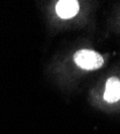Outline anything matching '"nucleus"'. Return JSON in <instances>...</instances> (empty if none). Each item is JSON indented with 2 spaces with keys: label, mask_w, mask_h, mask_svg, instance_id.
Listing matches in <instances>:
<instances>
[{
  "label": "nucleus",
  "mask_w": 120,
  "mask_h": 134,
  "mask_svg": "<svg viewBox=\"0 0 120 134\" xmlns=\"http://www.w3.org/2000/svg\"><path fill=\"white\" fill-rule=\"evenodd\" d=\"M79 4L75 0H62L56 5V12L61 18H72L78 13Z\"/></svg>",
  "instance_id": "f03ea898"
},
{
  "label": "nucleus",
  "mask_w": 120,
  "mask_h": 134,
  "mask_svg": "<svg viewBox=\"0 0 120 134\" xmlns=\"http://www.w3.org/2000/svg\"><path fill=\"white\" fill-rule=\"evenodd\" d=\"M104 100L110 103L117 102L120 100V80L112 77L106 82Z\"/></svg>",
  "instance_id": "7ed1b4c3"
},
{
  "label": "nucleus",
  "mask_w": 120,
  "mask_h": 134,
  "mask_svg": "<svg viewBox=\"0 0 120 134\" xmlns=\"http://www.w3.org/2000/svg\"><path fill=\"white\" fill-rule=\"evenodd\" d=\"M74 61L79 68L84 70H98L104 63L102 56L94 51L82 49L74 55Z\"/></svg>",
  "instance_id": "f257e3e1"
}]
</instances>
